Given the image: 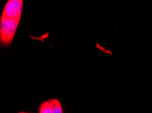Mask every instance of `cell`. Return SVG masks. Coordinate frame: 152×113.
I'll use <instances>...</instances> for the list:
<instances>
[{
    "instance_id": "6",
    "label": "cell",
    "mask_w": 152,
    "mask_h": 113,
    "mask_svg": "<svg viewBox=\"0 0 152 113\" xmlns=\"http://www.w3.org/2000/svg\"><path fill=\"white\" fill-rule=\"evenodd\" d=\"M19 113H20V112H19Z\"/></svg>"
},
{
    "instance_id": "4",
    "label": "cell",
    "mask_w": 152,
    "mask_h": 113,
    "mask_svg": "<svg viewBox=\"0 0 152 113\" xmlns=\"http://www.w3.org/2000/svg\"><path fill=\"white\" fill-rule=\"evenodd\" d=\"M53 113H63V108H62L60 101L57 99H54V105L53 108Z\"/></svg>"
},
{
    "instance_id": "1",
    "label": "cell",
    "mask_w": 152,
    "mask_h": 113,
    "mask_svg": "<svg viewBox=\"0 0 152 113\" xmlns=\"http://www.w3.org/2000/svg\"><path fill=\"white\" fill-rule=\"evenodd\" d=\"M19 20L1 17L0 24V40L3 45H10L17 32Z\"/></svg>"
},
{
    "instance_id": "5",
    "label": "cell",
    "mask_w": 152,
    "mask_h": 113,
    "mask_svg": "<svg viewBox=\"0 0 152 113\" xmlns=\"http://www.w3.org/2000/svg\"><path fill=\"white\" fill-rule=\"evenodd\" d=\"M20 113H30V112H20Z\"/></svg>"
},
{
    "instance_id": "2",
    "label": "cell",
    "mask_w": 152,
    "mask_h": 113,
    "mask_svg": "<svg viewBox=\"0 0 152 113\" xmlns=\"http://www.w3.org/2000/svg\"><path fill=\"white\" fill-rule=\"evenodd\" d=\"M23 0H9L4 6L1 17L20 20L23 10Z\"/></svg>"
},
{
    "instance_id": "3",
    "label": "cell",
    "mask_w": 152,
    "mask_h": 113,
    "mask_svg": "<svg viewBox=\"0 0 152 113\" xmlns=\"http://www.w3.org/2000/svg\"><path fill=\"white\" fill-rule=\"evenodd\" d=\"M53 105L54 99L43 102L39 107V113H53Z\"/></svg>"
}]
</instances>
